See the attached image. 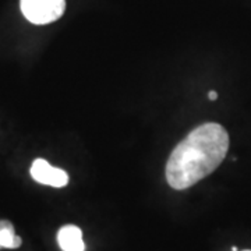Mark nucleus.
Wrapping results in <instances>:
<instances>
[{
	"label": "nucleus",
	"instance_id": "6e6552de",
	"mask_svg": "<svg viewBox=\"0 0 251 251\" xmlns=\"http://www.w3.org/2000/svg\"><path fill=\"white\" fill-rule=\"evenodd\" d=\"M0 247H1V246H0Z\"/></svg>",
	"mask_w": 251,
	"mask_h": 251
},
{
	"label": "nucleus",
	"instance_id": "20e7f679",
	"mask_svg": "<svg viewBox=\"0 0 251 251\" xmlns=\"http://www.w3.org/2000/svg\"><path fill=\"white\" fill-rule=\"evenodd\" d=\"M57 243L62 251H85L82 232L74 225H66L57 233Z\"/></svg>",
	"mask_w": 251,
	"mask_h": 251
},
{
	"label": "nucleus",
	"instance_id": "0eeeda50",
	"mask_svg": "<svg viewBox=\"0 0 251 251\" xmlns=\"http://www.w3.org/2000/svg\"><path fill=\"white\" fill-rule=\"evenodd\" d=\"M246 251H251V250H246Z\"/></svg>",
	"mask_w": 251,
	"mask_h": 251
},
{
	"label": "nucleus",
	"instance_id": "f257e3e1",
	"mask_svg": "<svg viewBox=\"0 0 251 251\" xmlns=\"http://www.w3.org/2000/svg\"><path fill=\"white\" fill-rule=\"evenodd\" d=\"M229 150V134L218 123L198 126L177 144L166 163V180L175 190L191 187L222 163Z\"/></svg>",
	"mask_w": 251,
	"mask_h": 251
},
{
	"label": "nucleus",
	"instance_id": "39448f33",
	"mask_svg": "<svg viewBox=\"0 0 251 251\" xmlns=\"http://www.w3.org/2000/svg\"><path fill=\"white\" fill-rule=\"evenodd\" d=\"M21 237L14 233V227L9 221H0V246L6 249H18Z\"/></svg>",
	"mask_w": 251,
	"mask_h": 251
},
{
	"label": "nucleus",
	"instance_id": "423d86ee",
	"mask_svg": "<svg viewBox=\"0 0 251 251\" xmlns=\"http://www.w3.org/2000/svg\"><path fill=\"white\" fill-rule=\"evenodd\" d=\"M208 98L211 99V100H216V99H218V94H216L215 91H209V94H208Z\"/></svg>",
	"mask_w": 251,
	"mask_h": 251
},
{
	"label": "nucleus",
	"instance_id": "7ed1b4c3",
	"mask_svg": "<svg viewBox=\"0 0 251 251\" xmlns=\"http://www.w3.org/2000/svg\"><path fill=\"white\" fill-rule=\"evenodd\" d=\"M31 176L32 179L46 186L52 187H64L69 183V175L66 171L53 168L49 162L45 159H35L31 166Z\"/></svg>",
	"mask_w": 251,
	"mask_h": 251
},
{
	"label": "nucleus",
	"instance_id": "f03ea898",
	"mask_svg": "<svg viewBox=\"0 0 251 251\" xmlns=\"http://www.w3.org/2000/svg\"><path fill=\"white\" fill-rule=\"evenodd\" d=\"M20 7L29 23L45 25L62 17L66 0H20Z\"/></svg>",
	"mask_w": 251,
	"mask_h": 251
}]
</instances>
